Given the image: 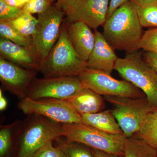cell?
<instances>
[{
    "label": "cell",
    "instance_id": "6da1fadb",
    "mask_svg": "<svg viewBox=\"0 0 157 157\" xmlns=\"http://www.w3.org/2000/svg\"><path fill=\"white\" fill-rule=\"evenodd\" d=\"M103 27L102 33L115 50L127 52L138 50L144 31L132 1L118 8Z\"/></svg>",
    "mask_w": 157,
    "mask_h": 157
},
{
    "label": "cell",
    "instance_id": "7a4b0ae2",
    "mask_svg": "<svg viewBox=\"0 0 157 157\" xmlns=\"http://www.w3.org/2000/svg\"><path fill=\"white\" fill-rule=\"evenodd\" d=\"M87 68L86 62L73 48L63 22L57 41L48 56L39 63V71L45 77L78 76Z\"/></svg>",
    "mask_w": 157,
    "mask_h": 157
},
{
    "label": "cell",
    "instance_id": "3957f363",
    "mask_svg": "<svg viewBox=\"0 0 157 157\" xmlns=\"http://www.w3.org/2000/svg\"><path fill=\"white\" fill-rule=\"evenodd\" d=\"M114 70L141 90L150 103L157 108V73L143 59L140 52L135 51L128 52L123 58H118Z\"/></svg>",
    "mask_w": 157,
    "mask_h": 157
},
{
    "label": "cell",
    "instance_id": "277c9868",
    "mask_svg": "<svg viewBox=\"0 0 157 157\" xmlns=\"http://www.w3.org/2000/svg\"><path fill=\"white\" fill-rule=\"evenodd\" d=\"M62 136V124L39 114L29 115L23 121L17 157H31L45 144Z\"/></svg>",
    "mask_w": 157,
    "mask_h": 157
},
{
    "label": "cell",
    "instance_id": "5b68a950",
    "mask_svg": "<svg viewBox=\"0 0 157 157\" xmlns=\"http://www.w3.org/2000/svg\"><path fill=\"white\" fill-rule=\"evenodd\" d=\"M63 136L68 142H75L113 154L123 155L127 137L113 135L82 123L62 124Z\"/></svg>",
    "mask_w": 157,
    "mask_h": 157
},
{
    "label": "cell",
    "instance_id": "8992f818",
    "mask_svg": "<svg viewBox=\"0 0 157 157\" xmlns=\"http://www.w3.org/2000/svg\"><path fill=\"white\" fill-rule=\"evenodd\" d=\"M38 15L30 49L39 65L48 56L59 39L65 13L55 4Z\"/></svg>",
    "mask_w": 157,
    "mask_h": 157
},
{
    "label": "cell",
    "instance_id": "52a82bcc",
    "mask_svg": "<svg viewBox=\"0 0 157 157\" xmlns=\"http://www.w3.org/2000/svg\"><path fill=\"white\" fill-rule=\"evenodd\" d=\"M104 98L112 105L111 111L127 137L136 135L147 115L156 108L150 103L146 97L106 96Z\"/></svg>",
    "mask_w": 157,
    "mask_h": 157
},
{
    "label": "cell",
    "instance_id": "ba28073f",
    "mask_svg": "<svg viewBox=\"0 0 157 157\" xmlns=\"http://www.w3.org/2000/svg\"><path fill=\"white\" fill-rule=\"evenodd\" d=\"M85 87L100 95L140 98L146 97L144 93L125 80H118L101 70L86 69L78 76Z\"/></svg>",
    "mask_w": 157,
    "mask_h": 157
},
{
    "label": "cell",
    "instance_id": "9c48e42d",
    "mask_svg": "<svg viewBox=\"0 0 157 157\" xmlns=\"http://www.w3.org/2000/svg\"><path fill=\"white\" fill-rule=\"evenodd\" d=\"M25 114L43 116L62 124L81 123V116L65 100L44 98L33 100L26 98L17 104Z\"/></svg>",
    "mask_w": 157,
    "mask_h": 157
},
{
    "label": "cell",
    "instance_id": "30bf717a",
    "mask_svg": "<svg viewBox=\"0 0 157 157\" xmlns=\"http://www.w3.org/2000/svg\"><path fill=\"white\" fill-rule=\"evenodd\" d=\"M84 87L78 76L36 77L29 86L26 98L66 100Z\"/></svg>",
    "mask_w": 157,
    "mask_h": 157
},
{
    "label": "cell",
    "instance_id": "8fae6325",
    "mask_svg": "<svg viewBox=\"0 0 157 157\" xmlns=\"http://www.w3.org/2000/svg\"><path fill=\"white\" fill-rule=\"evenodd\" d=\"M109 0H69L62 9L67 23L80 21L94 30L107 20Z\"/></svg>",
    "mask_w": 157,
    "mask_h": 157
},
{
    "label": "cell",
    "instance_id": "7c38bea8",
    "mask_svg": "<svg viewBox=\"0 0 157 157\" xmlns=\"http://www.w3.org/2000/svg\"><path fill=\"white\" fill-rule=\"evenodd\" d=\"M36 70L23 67L0 56V81L5 89L21 100L26 98L31 82L36 78Z\"/></svg>",
    "mask_w": 157,
    "mask_h": 157
},
{
    "label": "cell",
    "instance_id": "4fadbf2b",
    "mask_svg": "<svg viewBox=\"0 0 157 157\" xmlns=\"http://www.w3.org/2000/svg\"><path fill=\"white\" fill-rule=\"evenodd\" d=\"M94 46L86 62L87 68L111 74L118 57L102 33L94 30Z\"/></svg>",
    "mask_w": 157,
    "mask_h": 157
},
{
    "label": "cell",
    "instance_id": "5bb4252c",
    "mask_svg": "<svg viewBox=\"0 0 157 157\" xmlns=\"http://www.w3.org/2000/svg\"><path fill=\"white\" fill-rule=\"evenodd\" d=\"M70 42L77 54L87 62L94 46V33L84 23L65 22Z\"/></svg>",
    "mask_w": 157,
    "mask_h": 157
},
{
    "label": "cell",
    "instance_id": "9a60e30c",
    "mask_svg": "<svg viewBox=\"0 0 157 157\" xmlns=\"http://www.w3.org/2000/svg\"><path fill=\"white\" fill-rule=\"evenodd\" d=\"M1 56L26 69L39 71V64L30 48L13 43L1 37Z\"/></svg>",
    "mask_w": 157,
    "mask_h": 157
},
{
    "label": "cell",
    "instance_id": "2e32d148",
    "mask_svg": "<svg viewBox=\"0 0 157 157\" xmlns=\"http://www.w3.org/2000/svg\"><path fill=\"white\" fill-rule=\"evenodd\" d=\"M65 101L81 115L101 112L106 107L102 96L85 87Z\"/></svg>",
    "mask_w": 157,
    "mask_h": 157
},
{
    "label": "cell",
    "instance_id": "e0dca14e",
    "mask_svg": "<svg viewBox=\"0 0 157 157\" xmlns=\"http://www.w3.org/2000/svg\"><path fill=\"white\" fill-rule=\"evenodd\" d=\"M81 116L82 123L84 124L109 134L124 135L111 109Z\"/></svg>",
    "mask_w": 157,
    "mask_h": 157
},
{
    "label": "cell",
    "instance_id": "ac0fdd59",
    "mask_svg": "<svg viewBox=\"0 0 157 157\" xmlns=\"http://www.w3.org/2000/svg\"><path fill=\"white\" fill-rule=\"evenodd\" d=\"M123 155L124 157H157V150L135 135L127 137Z\"/></svg>",
    "mask_w": 157,
    "mask_h": 157
},
{
    "label": "cell",
    "instance_id": "d6986e66",
    "mask_svg": "<svg viewBox=\"0 0 157 157\" xmlns=\"http://www.w3.org/2000/svg\"><path fill=\"white\" fill-rule=\"evenodd\" d=\"M135 135L157 150V108L147 115Z\"/></svg>",
    "mask_w": 157,
    "mask_h": 157
},
{
    "label": "cell",
    "instance_id": "ffe728a7",
    "mask_svg": "<svg viewBox=\"0 0 157 157\" xmlns=\"http://www.w3.org/2000/svg\"><path fill=\"white\" fill-rule=\"evenodd\" d=\"M23 121H15L0 128V157H4L9 152L14 138L20 134Z\"/></svg>",
    "mask_w": 157,
    "mask_h": 157
},
{
    "label": "cell",
    "instance_id": "44dd1931",
    "mask_svg": "<svg viewBox=\"0 0 157 157\" xmlns=\"http://www.w3.org/2000/svg\"><path fill=\"white\" fill-rule=\"evenodd\" d=\"M9 22L21 34L32 38L36 29L38 19L33 14L22 11L18 17Z\"/></svg>",
    "mask_w": 157,
    "mask_h": 157
},
{
    "label": "cell",
    "instance_id": "7402d4cb",
    "mask_svg": "<svg viewBox=\"0 0 157 157\" xmlns=\"http://www.w3.org/2000/svg\"><path fill=\"white\" fill-rule=\"evenodd\" d=\"M1 37L10 40L17 45L31 48L32 39L19 33L11 25L9 21H0Z\"/></svg>",
    "mask_w": 157,
    "mask_h": 157
},
{
    "label": "cell",
    "instance_id": "603a6c76",
    "mask_svg": "<svg viewBox=\"0 0 157 157\" xmlns=\"http://www.w3.org/2000/svg\"><path fill=\"white\" fill-rule=\"evenodd\" d=\"M134 5L142 26L157 28V2L146 6Z\"/></svg>",
    "mask_w": 157,
    "mask_h": 157
},
{
    "label": "cell",
    "instance_id": "cb8c5ba5",
    "mask_svg": "<svg viewBox=\"0 0 157 157\" xmlns=\"http://www.w3.org/2000/svg\"><path fill=\"white\" fill-rule=\"evenodd\" d=\"M145 52L157 54V28H153L144 31L143 37L137 47Z\"/></svg>",
    "mask_w": 157,
    "mask_h": 157
},
{
    "label": "cell",
    "instance_id": "d4e9b609",
    "mask_svg": "<svg viewBox=\"0 0 157 157\" xmlns=\"http://www.w3.org/2000/svg\"><path fill=\"white\" fill-rule=\"evenodd\" d=\"M78 143L67 142L63 144L61 149L67 157H94L91 149Z\"/></svg>",
    "mask_w": 157,
    "mask_h": 157
},
{
    "label": "cell",
    "instance_id": "484cf974",
    "mask_svg": "<svg viewBox=\"0 0 157 157\" xmlns=\"http://www.w3.org/2000/svg\"><path fill=\"white\" fill-rule=\"evenodd\" d=\"M57 0H30L22 8L23 12L32 14H41L48 10Z\"/></svg>",
    "mask_w": 157,
    "mask_h": 157
},
{
    "label": "cell",
    "instance_id": "4316f807",
    "mask_svg": "<svg viewBox=\"0 0 157 157\" xmlns=\"http://www.w3.org/2000/svg\"><path fill=\"white\" fill-rule=\"evenodd\" d=\"M22 12V9L9 6L0 0V21H11L18 17Z\"/></svg>",
    "mask_w": 157,
    "mask_h": 157
},
{
    "label": "cell",
    "instance_id": "83f0119b",
    "mask_svg": "<svg viewBox=\"0 0 157 157\" xmlns=\"http://www.w3.org/2000/svg\"><path fill=\"white\" fill-rule=\"evenodd\" d=\"M31 157H67L60 148H56L49 142L39 148Z\"/></svg>",
    "mask_w": 157,
    "mask_h": 157
},
{
    "label": "cell",
    "instance_id": "f1b7e54d",
    "mask_svg": "<svg viewBox=\"0 0 157 157\" xmlns=\"http://www.w3.org/2000/svg\"><path fill=\"white\" fill-rule=\"evenodd\" d=\"M130 0H109L107 15V20L111 16L118 8Z\"/></svg>",
    "mask_w": 157,
    "mask_h": 157
},
{
    "label": "cell",
    "instance_id": "f546056e",
    "mask_svg": "<svg viewBox=\"0 0 157 157\" xmlns=\"http://www.w3.org/2000/svg\"><path fill=\"white\" fill-rule=\"evenodd\" d=\"M145 61L157 73V54L151 52H146L144 56Z\"/></svg>",
    "mask_w": 157,
    "mask_h": 157
},
{
    "label": "cell",
    "instance_id": "4dcf8cb0",
    "mask_svg": "<svg viewBox=\"0 0 157 157\" xmlns=\"http://www.w3.org/2000/svg\"><path fill=\"white\" fill-rule=\"evenodd\" d=\"M9 6L22 9L30 0H2Z\"/></svg>",
    "mask_w": 157,
    "mask_h": 157
},
{
    "label": "cell",
    "instance_id": "1f68e13d",
    "mask_svg": "<svg viewBox=\"0 0 157 157\" xmlns=\"http://www.w3.org/2000/svg\"><path fill=\"white\" fill-rule=\"evenodd\" d=\"M91 150L94 157H124V155L113 154L95 149L91 148Z\"/></svg>",
    "mask_w": 157,
    "mask_h": 157
},
{
    "label": "cell",
    "instance_id": "d6a6232c",
    "mask_svg": "<svg viewBox=\"0 0 157 157\" xmlns=\"http://www.w3.org/2000/svg\"><path fill=\"white\" fill-rule=\"evenodd\" d=\"M135 5L139 6H146L157 2V0H130Z\"/></svg>",
    "mask_w": 157,
    "mask_h": 157
},
{
    "label": "cell",
    "instance_id": "836d02e7",
    "mask_svg": "<svg viewBox=\"0 0 157 157\" xmlns=\"http://www.w3.org/2000/svg\"><path fill=\"white\" fill-rule=\"evenodd\" d=\"M7 106V102L6 98L3 96V91L0 89V110L1 111L5 110Z\"/></svg>",
    "mask_w": 157,
    "mask_h": 157
},
{
    "label": "cell",
    "instance_id": "e575fe53",
    "mask_svg": "<svg viewBox=\"0 0 157 157\" xmlns=\"http://www.w3.org/2000/svg\"><path fill=\"white\" fill-rule=\"evenodd\" d=\"M69 0H57V2L56 3V4L57 6H58L59 8L62 9V8L64 6L65 4Z\"/></svg>",
    "mask_w": 157,
    "mask_h": 157
}]
</instances>
